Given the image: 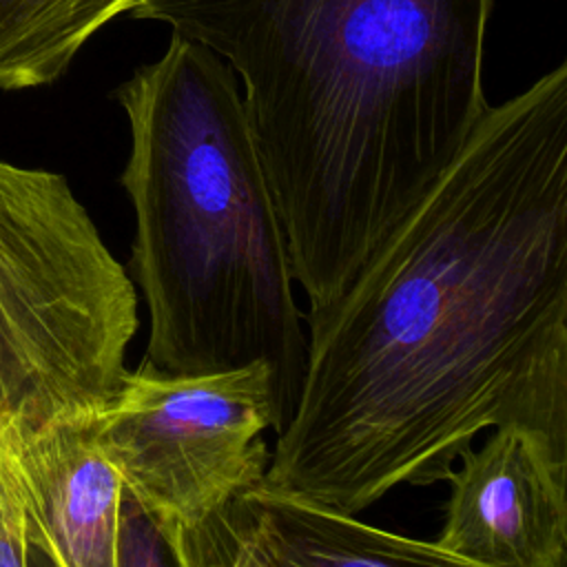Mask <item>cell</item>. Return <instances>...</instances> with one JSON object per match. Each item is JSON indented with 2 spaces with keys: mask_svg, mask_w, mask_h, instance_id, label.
<instances>
[{
  "mask_svg": "<svg viewBox=\"0 0 567 567\" xmlns=\"http://www.w3.org/2000/svg\"><path fill=\"white\" fill-rule=\"evenodd\" d=\"M2 443L27 520L55 560L62 567H115L124 487L95 439V414L58 419Z\"/></svg>",
  "mask_w": 567,
  "mask_h": 567,
  "instance_id": "ba28073f",
  "label": "cell"
},
{
  "mask_svg": "<svg viewBox=\"0 0 567 567\" xmlns=\"http://www.w3.org/2000/svg\"><path fill=\"white\" fill-rule=\"evenodd\" d=\"M494 0H140L217 53L284 226L308 317L326 312L489 106Z\"/></svg>",
  "mask_w": 567,
  "mask_h": 567,
  "instance_id": "7a4b0ae2",
  "label": "cell"
},
{
  "mask_svg": "<svg viewBox=\"0 0 567 567\" xmlns=\"http://www.w3.org/2000/svg\"><path fill=\"white\" fill-rule=\"evenodd\" d=\"M128 117L122 186L135 215L131 270L148 310L146 361L202 374L266 361L284 425L306 334L284 226L233 69L171 35L115 89Z\"/></svg>",
  "mask_w": 567,
  "mask_h": 567,
  "instance_id": "3957f363",
  "label": "cell"
},
{
  "mask_svg": "<svg viewBox=\"0 0 567 567\" xmlns=\"http://www.w3.org/2000/svg\"><path fill=\"white\" fill-rule=\"evenodd\" d=\"M137 292L64 175L0 159V436L102 412Z\"/></svg>",
  "mask_w": 567,
  "mask_h": 567,
  "instance_id": "277c9868",
  "label": "cell"
},
{
  "mask_svg": "<svg viewBox=\"0 0 567 567\" xmlns=\"http://www.w3.org/2000/svg\"><path fill=\"white\" fill-rule=\"evenodd\" d=\"M27 516V514H24ZM27 567H62L40 532L27 520Z\"/></svg>",
  "mask_w": 567,
  "mask_h": 567,
  "instance_id": "7c38bea8",
  "label": "cell"
},
{
  "mask_svg": "<svg viewBox=\"0 0 567 567\" xmlns=\"http://www.w3.org/2000/svg\"><path fill=\"white\" fill-rule=\"evenodd\" d=\"M115 567H175L162 532L126 489L120 505Z\"/></svg>",
  "mask_w": 567,
  "mask_h": 567,
  "instance_id": "30bf717a",
  "label": "cell"
},
{
  "mask_svg": "<svg viewBox=\"0 0 567 567\" xmlns=\"http://www.w3.org/2000/svg\"><path fill=\"white\" fill-rule=\"evenodd\" d=\"M434 543L476 567H565L567 450L545 434L498 425L458 456Z\"/></svg>",
  "mask_w": 567,
  "mask_h": 567,
  "instance_id": "8992f818",
  "label": "cell"
},
{
  "mask_svg": "<svg viewBox=\"0 0 567 567\" xmlns=\"http://www.w3.org/2000/svg\"><path fill=\"white\" fill-rule=\"evenodd\" d=\"M0 567H27V516L7 445L0 439Z\"/></svg>",
  "mask_w": 567,
  "mask_h": 567,
  "instance_id": "8fae6325",
  "label": "cell"
},
{
  "mask_svg": "<svg viewBox=\"0 0 567 567\" xmlns=\"http://www.w3.org/2000/svg\"><path fill=\"white\" fill-rule=\"evenodd\" d=\"M264 485L361 514L498 425L567 450V62L487 106L346 292L308 317Z\"/></svg>",
  "mask_w": 567,
  "mask_h": 567,
  "instance_id": "6da1fadb",
  "label": "cell"
},
{
  "mask_svg": "<svg viewBox=\"0 0 567 567\" xmlns=\"http://www.w3.org/2000/svg\"><path fill=\"white\" fill-rule=\"evenodd\" d=\"M281 427L279 381L266 361L175 374L144 359L95 414L102 452L166 540L261 485L264 432Z\"/></svg>",
  "mask_w": 567,
  "mask_h": 567,
  "instance_id": "5b68a950",
  "label": "cell"
},
{
  "mask_svg": "<svg viewBox=\"0 0 567 567\" xmlns=\"http://www.w3.org/2000/svg\"><path fill=\"white\" fill-rule=\"evenodd\" d=\"M140 0H0V91L53 84L80 49Z\"/></svg>",
  "mask_w": 567,
  "mask_h": 567,
  "instance_id": "9c48e42d",
  "label": "cell"
},
{
  "mask_svg": "<svg viewBox=\"0 0 567 567\" xmlns=\"http://www.w3.org/2000/svg\"><path fill=\"white\" fill-rule=\"evenodd\" d=\"M166 545L175 567H476L434 540L370 525L264 483Z\"/></svg>",
  "mask_w": 567,
  "mask_h": 567,
  "instance_id": "52a82bcc",
  "label": "cell"
}]
</instances>
